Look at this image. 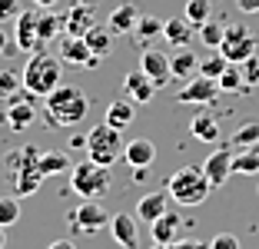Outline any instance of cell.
I'll use <instances>...</instances> for the list:
<instances>
[{"label": "cell", "instance_id": "1", "mask_svg": "<svg viewBox=\"0 0 259 249\" xmlns=\"http://www.w3.org/2000/svg\"><path fill=\"white\" fill-rule=\"evenodd\" d=\"M87 113H90V100L80 87L73 83H60L50 97H44V116L50 127H76L83 123Z\"/></svg>", "mask_w": 259, "mask_h": 249}, {"label": "cell", "instance_id": "2", "mask_svg": "<svg viewBox=\"0 0 259 249\" xmlns=\"http://www.w3.org/2000/svg\"><path fill=\"white\" fill-rule=\"evenodd\" d=\"M60 57H54V53H47V50H40V53H30V60H27V67L20 70V76H23V90H30L33 97H50V93L57 90L63 83V67H60Z\"/></svg>", "mask_w": 259, "mask_h": 249}, {"label": "cell", "instance_id": "3", "mask_svg": "<svg viewBox=\"0 0 259 249\" xmlns=\"http://www.w3.org/2000/svg\"><path fill=\"white\" fill-rule=\"evenodd\" d=\"M209 189H213V183L206 180L203 166H183V170H176V173L166 180V193H169V199H173L176 206L206 203Z\"/></svg>", "mask_w": 259, "mask_h": 249}, {"label": "cell", "instance_id": "4", "mask_svg": "<svg viewBox=\"0 0 259 249\" xmlns=\"http://www.w3.org/2000/svg\"><path fill=\"white\" fill-rule=\"evenodd\" d=\"M70 189L83 199H103L110 193V170L93 159H83L70 170Z\"/></svg>", "mask_w": 259, "mask_h": 249}, {"label": "cell", "instance_id": "5", "mask_svg": "<svg viewBox=\"0 0 259 249\" xmlns=\"http://www.w3.org/2000/svg\"><path fill=\"white\" fill-rule=\"evenodd\" d=\"M123 150H126V143H123L120 130L107 127V123H100V127H93L90 133H87V159L107 166V170L116 159H123Z\"/></svg>", "mask_w": 259, "mask_h": 249}, {"label": "cell", "instance_id": "6", "mask_svg": "<svg viewBox=\"0 0 259 249\" xmlns=\"http://www.w3.org/2000/svg\"><path fill=\"white\" fill-rule=\"evenodd\" d=\"M14 47L20 53H27V57H30V53L47 50L44 40H40V7L23 10V14L14 20Z\"/></svg>", "mask_w": 259, "mask_h": 249}, {"label": "cell", "instance_id": "7", "mask_svg": "<svg viewBox=\"0 0 259 249\" xmlns=\"http://www.w3.org/2000/svg\"><path fill=\"white\" fill-rule=\"evenodd\" d=\"M256 47H259V40L246 30L243 23H233V27H226V37H223L220 53L229 63H246L249 57H256Z\"/></svg>", "mask_w": 259, "mask_h": 249}, {"label": "cell", "instance_id": "8", "mask_svg": "<svg viewBox=\"0 0 259 249\" xmlns=\"http://www.w3.org/2000/svg\"><path fill=\"white\" fill-rule=\"evenodd\" d=\"M37 100L40 97H33L30 90H20L14 100H7V113H4V120H7V127L10 130H27L33 120H37Z\"/></svg>", "mask_w": 259, "mask_h": 249}, {"label": "cell", "instance_id": "9", "mask_svg": "<svg viewBox=\"0 0 259 249\" xmlns=\"http://www.w3.org/2000/svg\"><path fill=\"white\" fill-rule=\"evenodd\" d=\"M70 226H73V233L93 236L103 226H110V216H107V210H103L97 199H83V206H76V213L70 216Z\"/></svg>", "mask_w": 259, "mask_h": 249}, {"label": "cell", "instance_id": "10", "mask_svg": "<svg viewBox=\"0 0 259 249\" xmlns=\"http://www.w3.org/2000/svg\"><path fill=\"white\" fill-rule=\"evenodd\" d=\"M140 70L156 83V90H163L173 80V67H169V53H163L160 47H143L140 53Z\"/></svg>", "mask_w": 259, "mask_h": 249}, {"label": "cell", "instance_id": "11", "mask_svg": "<svg viewBox=\"0 0 259 249\" xmlns=\"http://www.w3.org/2000/svg\"><path fill=\"white\" fill-rule=\"evenodd\" d=\"M220 97V83L209 80V76L196 73L193 80H186L183 87H180V103H190V106H209L213 100Z\"/></svg>", "mask_w": 259, "mask_h": 249}, {"label": "cell", "instance_id": "12", "mask_svg": "<svg viewBox=\"0 0 259 249\" xmlns=\"http://www.w3.org/2000/svg\"><path fill=\"white\" fill-rule=\"evenodd\" d=\"M93 27H97V10H93V4H73V7L63 14V33H67V37H87Z\"/></svg>", "mask_w": 259, "mask_h": 249}, {"label": "cell", "instance_id": "13", "mask_svg": "<svg viewBox=\"0 0 259 249\" xmlns=\"http://www.w3.org/2000/svg\"><path fill=\"white\" fill-rule=\"evenodd\" d=\"M203 173H206V180L213 183V189L223 186V183L229 180V173H233V143L229 146H216V150L206 156Z\"/></svg>", "mask_w": 259, "mask_h": 249}, {"label": "cell", "instance_id": "14", "mask_svg": "<svg viewBox=\"0 0 259 249\" xmlns=\"http://www.w3.org/2000/svg\"><path fill=\"white\" fill-rule=\"evenodd\" d=\"M60 60L63 63H73V67H87V70H93V67H100V57H93L90 53V47H87V40L83 37H63L60 40Z\"/></svg>", "mask_w": 259, "mask_h": 249}, {"label": "cell", "instance_id": "15", "mask_svg": "<svg viewBox=\"0 0 259 249\" xmlns=\"http://www.w3.org/2000/svg\"><path fill=\"white\" fill-rule=\"evenodd\" d=\"M123 93H126V100H133L137 106H143V103H153L156 83H153L150 76L137 67V70H130V73L123 76Z\"/></svg>", "mask_w": 259, "mask_h": 249}, {"label": "cell", "instance_id": "16", "mask_svg": "<svg viewBox=\"0 0 259 249\" xmlns=\"http://www.w3.org/2000/svg\"><path fill=\"white\" fill-rule=\"evenodd\" d=\"M150 229H153V242H160V246H173L176 239H183V216L176 210H166L156 223H150Z\"/></svg>", "mask_w": 259, "mask_h": 249}, {"label": "cell", "instance_id": "17", "mask_svg": "<svg viewBox=\"0 0 259 249\" xmlns=\"http://www.w3.org/2000/svg\"><path fill=\"white\" fill-rule=\"evenodd\" d=\"M110 236H113L123 249H140V229H137V219L130 216V213L110 216Z\"/></svg>", "mask_w": 259, "mask_h": 249}, {"label": "cell", "instance_id": "18", "mask_svg": "<svg viewBox=\"0 0 259 249\" xmlns=\"http://www.w3.org/2000/svg\"><path fill=\"white\" fill-rule=\"evenodd\" d=\"M166 210H169V193H166V189L143 193V196H140V203H137V216L143 219V223H156V219H160Z\"/></svg>", "mask_w": 259, "mask_h": 249}, {"label": "cell", "instance_id": "19", "mask_svg": "<svg viewBox=\"0 0 259 249\" xmlns=\"http://www.w3.org/2000/svg\"><path fill=\"white\" fill-rule=\"evenodd\" d=\"M137 20H140V10L133 7V0H123L120 7H113L107 27H110V33H113V37H123V33H133V30H137Z\"/></svg>", "mask_w": 259, "mask_h": 249}, {"label": "cell", "instance_id": "20", "mask_svg": "<svg viewBox=\"0 0 259 249\" xmlns=\"http://www.w3.org/2000/svg\"><path fill=\"white\" fill-rule=\"evenodd\" d=\"M123 159H126L133 170H140V166H153V163H156V143H153V140H146V136L130 140L126 150H123Z\"/></svg>", "mask_w": 259, "mask_h": 249}, {"label": "cell", "instance_id": "21", "mask_svg": "<svg viewBox=\"0 0 259 249\" xmlns=\"http://www.w3.org/2000/svg\"><path fill=\"white\" fill-rule=\"evenodd\" d=\"M47 176L40 173V166H30V170H17L10 173V186H14V196L23 199V196H33L40 186H44Z\"/></svg>", "mask_w": 259, "mask_h": 249}, {"label": "cell", "instance_id": "22", "mask_svg": "<svg viewBox=\"0 0 259 249\" xmlns=\"http://www.w3.org/2000/svg\"><path fill=\"white\" fill-rule=\"evenodd\" d=\"M133 120H137V103H133V100H113V103L107 106V116H103V123L120 130V133L126 127H133Z\"/></svg>", "mask_w": 259, "mask_h": 249}, {"label": "cell", "instance_id": "23", "mask_svg": "<svg viewBox=\"0 0 259 249\" xmlns=\"http://www.w3.org/2000/svg\"><path fill=\"white\" fill-rule=\"evenodd\" d=\"M190 133L196 136L199 143H220V136H223V130H220V120H216L213 113H196L190 120Z\"/></svg>", "mask_w": 259, "mask_h": 249}, {"label": "cell", "instance_id": "24", "mask_svg": "<svg viewBox=\"0 0 259 249\" xmlns=\"http://www.w3.org/2000/svg\"><path fill=\"white\" fill-rule=\"evenodd\" d=\"M169 67H173V80H193L199 73V57L190 47H180V50L169 57Z\"/></svg>", "mask_w": 259, "mask_h": 249}, {"label": "cell", "instance_id": "25", "mask_svg": "<svg viewBox=\"0 0 259 249\" xmlns=\"http://www.w3.org/2000/svg\"><path fill=\"white\" fill-rule=\"evenodd\" d=\"M163 40H166L169 47H190V40H193V23L186 20V17H173V20H166L163 23Z\"/></svg>", "mask_w": 259, "mask_h": 249}, {"label": "cell", "instance_id": "26", "mask_svg": "<svg viewBox=\"0 0 259 249\" xmlns=\"http://www.w3.org/2000/svg\"><path fill=\"white\" fill-rule=\"evenodd\" d=\"M83 40H87V47H90V53L100 57V60H107L110 53H113V33H110V27H100L97 23Z\"/></svg>", "mask_w": 259, "mask_h": 249}, {"label": "cell", "instance_id": "27", "mask_svg": "<svg viewBox=\"0 0 259 249\" xmlns=\"http://www.w3.org/2000/svg\"><path fill=\"white\" fill-rule=\"evenodd\" d=\"M70 153L67 150H44L40 153V173L44 176H57V173H70Z\"/></svg>", "mask_w": 259, "mask_h": 249}, {"label": "cell", "instance_id": "28", "mask_svg": "<svg viewBox=\"0 0 259 249\" xmlns=\"http://www.w3.org/2000/svg\"><path fill=\"white\" fill-rule=\"evenodd\" d=\"M30 166H40V150L37 146H20V150L7 153V170L17 173V170H30Z\"/></svg>", "mask_w": 259, "mask_h": 249}, {"label": "cell", "instance_id": "29", "mask_svg": "<svg viewBox=\"0 0 259 249\" xmlns=\"http://www.w3.org/2000/svg\"><path fill=\"white\" fill-rule=\"evenodd\" d=\"M233 173L259 176V146H246V150L233 153Z\"/></svg>", "mask_w": 259, "mask_h": 249}, {"label": "cell", "instance_id": "30", "mask_svg": "<svg viewBox=\"0 0 259 249\" xmlns=\"http://www.w3.org/2000/svg\"><path fill=\"white\" fill-rule=\"evenodd\" d=\"M63 33V14H54V10H40V40L47 44H54L57 37Z\"/></svg>", "mask_w": 259, "mask_h": 249}, {"label": "cell", "instance_id": "31", "mask_svg": "<svg viewBox=\"0 0 259 249\" xmlns=\"http://www.w3.org/2000/svg\"><path fill=\"white\" fill-rule=\"evenodd\" d=\"M163 23H166V20H160V17H143V14H140L133 37H137L143 47H150V40H153V37H163Z\"/></svg>", "mask_w": 259, "mask_h": 249}, {"label": "cell", "instance_id": "32", "mask_svg": "<svg viewBox=\"0 0 259 249\" xmlns=\"http://www.w3.org/2000/svg\"><path fill=\"white\" fill-rule=\"evenodd\" d=\"M183 17L193 23V27H203L206 20H213V0H186Z\"/></svg>", "mask_w": 259, "mask_h": 249}, {"label": "cell", "instance_id": "33", "mask_svg": "<svg viewBox=\"0 0 259 249\" xmlns=\"http://www.w3.org/2000/svg\"><path fill=\"white\" fill-rule=\"evenodd\" d=\"M226 67H229V60L223 57L220 50H213V53H206V57H199V73L209 76V80H220V76L226 73Z\"/></svg>", "mask_w": 259, "mask_h": 249}, {"label": "cell", "instance_id": "34", "mask_svg": "<svg viewBox=\"0 0 259 249\" xmlns=\"http://www.w3.org/2000/svg\"><path fill=\"white\" fill-rule=\"evenodd\" d=\"M23 90V76L17 70H0V100H14Z\"/></svg>", "mask_w": 259, "mask_h": 249}, {"label": "cell", "instance_id": "35", "mask_svg": "<svg viewBox=\"0 0 259 249\" xmlns=\"http://www.w3.org/2000/svg\"><path fill=\"white\" fill-rule=\"evenodd\" d=\"M233 146H236V150H246V146H259V123H256V120L243 123V127L233 133Z\"/></svg>", "mask_w": 259, "mask_h": 249}, {"label": "cell", "instance_id": "36", "mask_svg": "<svg viewBox=\"0 0 259 249\" xmlns=\"http://www.w3.org/2000/svg\"><path fill=\"white\" fill-rule=\"evenodd\" d=\"M223 37H226V27H223L220 20H206L203 27H199V40H203L206 47H213V50L223 47Z\"/></svg>", "mask_w": 259, "mask_h": 249}, {"label": "cell", "instance_id": "37", "mask_svg": "<svg viewBox=\"0 0 259 249\" xmlns=\"http://www.w3.org/2000/svg\"><path fill=\"white\" fill-rule=\"evenodd\" d=\"M220 90L223 93H233V90H246V80H243V67H239V63H229L226 67V73L220 76Z\"/></svg>", "mask_w": 259, "mask_h": 249}, {"label": "cell", "instance_id": "38", "mask_svg": "<svg viewBox=\"0 0 259 249\" xmlns=\"http://www.w3.org/2000/svg\"><path fill=\"white\" fill-rule=\"evenodd\" d=\"M20 219V199L17 196H0V226L7 229Z\"/></svg>", "mask_w": 259, "mask_h": 249}, {"label": "cell", "instance_id": "39", "mask_svg": "<svg viewBox=\"0 0 259 249\" xmlns=\"http://www.w3.org/2000/svg\"><path fill=\"white\" fill-rule=\"evenodd\" d=\"M239 67H243L246 90H252V87H259V53H256V57H249L246 63H239Z\"/></svg>", "mask_w": 259, "mask_h": 249}, {"label": "cell", "instance_id": "40", "mask_svg": "<svg viewBox=\"0 0 259 249\" xmlns=\"http://www.w3.org/2000/svg\"><path fill=\"white\" fill-rule=\"evenodd\" d=\"M20 14H23L20 0H0V23H7V20H17Z\"/></svg>", "mask_w": 259, "mask_h": 249}, {"label": "cell", "instance_id": "41", "mask_svg": "<svg viewBox=\"0 0 259 249\" xmlns=\"http://www.w3.org/2000/svg\"><path fill=\"white\" fill-rule=\"evenodd\" d=\"M209 249H239V239L233 233H220L209 239Z\"/></svg>", "mask_w": 259, "mask_h": 249}, {"label": "cell", "instance_id": "42", "mask_svg": "<svg viewBox=\"0 0 259 249\" xmlns=\"http://www.w3.org/2000/svg\"><path fill=\"white\" fill-rule=\"evenodd\" d=\"M169 249H209L206 242H199V239H176Z\"/></svg>", "mask_w": 259, "mask_h": 249}, {"label": "cell", "instance_id": "43", "mask_svg": "<svg viewBox=\"0 0 259 249\" xmlns=\"http://www.w3.org/2000/svg\"><path fill=\"white\" fill-rule=\"evenodd\" d=\"M17 47H10V33H7V27H4V23H0V57H4V53H14Z\"/></svg>", "mask_w": 259, "mask_h": 249}, {"label": "cell", "instance_id": "44", "mask_svg": "<svg viewBox=\"0 0 259 249\" xmlns=\"http://www.w3.org/2000/svg\"><path fill=\"white\" fill-rule=\"evenodd\" d=\"M236 7L243 14H259V0H236Z\"/></svg>", "mask_w": 259, "mask_h": 249}, {"label": "cell", "instance_id": "45", "mask_svg": "<svg viewBox=\"0 0 259 249\" xmlns=\"http://www.w3.org/2000/svg\"><path fill=\"white\" fill-rule=\"evenodd\" d=\"M67 146H70V150H87V136H83V133H73Z\"/></svg>", "mask_w": 259, "mask_h": 249}, {"label": "cell", "instance_id": "46", "mask_svg": "<svg viewBox=\"0 0 259 249\" xmlns=\"http://www.w3.org/2000/svg\"><path fill=\"white\" fill-rule=\"evenodd\" d=\"M47 249H76V246H73V242H70V239H57V242H50V246H47Z\"/></svg>", "mask_w": 259, "mask_h": 249}, {"label": "cell", "instance_id": "47", "mask_svg": "<svg viewBox=\"0 0 259 249\" xmlns=\"http://www.w3.org/2000/svg\"><path fill=\"white\" fill-rule=\"evenodd\" d=\"M54 4H57V0H33V7H40V10H50Z\"/></svg>", "mask_w": 259, "mask_h": 249}, {"label": "cell", "instance_id": "48", "mask_svg": "<svg viewBox=\"0 0 259 249\" xmlns=\"http://www.w3.org/2000/svg\"><path fill=\"white\" fill-rule=\"evenodd\" d=\"M7 246V233H4V226H0V249Z\"/></svg>", "mask_w": 259, "mask_h": 249}, {"label": "cell", "instance_id": "49", "mask_svg": "<svg viewBox=\"0 0 259 249\" xmlns=\"http://www.w3.org/2000/svg\"><path fill=\"white\" fill-rule=\"evenodd\" d=\"M150 249H169V246H160V242H153V246Z\"/></svg>", "mask_w": 259, "mask_h": 249}, {"label": "cell", "instance_id": "50", "mask_svg": "<svg viewBox=\"0 0 259 249\" xmlns=\"http://www.w3.org/2000/svg\"><path fill=\"white\" fill-rule=\"evenodd\" d=\"M76 4H97V0H76Z\"/></svg>", "mask_w": 259, "mask_h": 249}]
</instances>
